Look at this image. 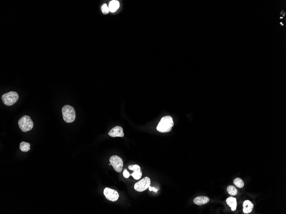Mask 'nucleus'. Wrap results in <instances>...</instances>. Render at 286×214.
Here are the masks:
<instances>
[{
	"mask_svg": "<svg viewBox=\"0 0 286 214\" xmlns=\"http://www.w3.org/2000/svg\"><path fill=\"white\" fill-rule=\"evenodd\" d=\"M174 125L173 120L171 116H164L160 120L156 129L159 132L165 133L171 131Z\"/></svg>",
	"mask_w": 286,
	"mask_h": 214,
	"instance_id": "obj_1",
	"label": "nucleus"
},
{
	"mask_svg": "<svg viewBox=\"0 0 286 214\" xmlns=\"http://www.w3.org/2000/svg\"><path fill=\"white\" fill-rule=\"evenodd\" d=\"M63 120L67 123L73 122L76 119V114L75 109L71 106L66 105L62 109Z\"/></svg>",
	"mask_w": 286,
	"mask_h": 214,
	"instance_id": "obj_2",
	"label": "nucleus"
},
{
	"mask_svg": "<svg viewBox=\"0 0 286 214\" xmlns=\"http://www.w3.org/2000/svg\"><path fill=\"white\" fill-rule=\"evenodd\" d=\"M18 126L21 130L24 132L31 130L33 128L34 123L30 117L28 116H22L18 121Z\"/></svg>",
	"mask_w": 286,
	"mask_h": 214,
	"instance_id": "obj_3",
	"label": "nucleus"
},
{
	"mask_svg": "<svg viewBox=\"0 0 286 214\" xmlns=\"http://www.w3.org/2000/svg\"><path fill=\"white\" fill-rule=\"evenodd\" d=\"M19 96L15 91H11L2 96L3 103L6 106L13 105L18 100Z\"/></svg>",
	"mask_w": 286,
	"mask_h": 214,
	"instance_id": "obj_4",
	"label": "nucleus"
},
{
	"mask_svg": "<svg viewBox=\"0 0 286 214\" xmlns=\"http://www.w3.org/2000/svg\"><path fill=\"white\" fill-rule=\"evenodd\" d=\"M151 180L150 178L145 177L139 181L137 182L134 185V189L138 192H143L147 190L150 187Z\"/></svg>",
	"mask_w": 286,
	"mask_h": 214,
	"instance_id": "obj_5",
	"label": "nucleus"
},
{
	"mask_svg": "<svg viewBox=\"0 0 286 214\" xmlns=\"http://www.w3.org/2000/svg\"><path fill=\"white\" fill-rule=\"evenodd\" d=\"M110 164L114 168L115 171L120 173L123 170V159L119 156L114 155L110 157L109 159Z\"/></svg>",
	"mask_w": 286,
	"mask_h": 214,
	"instance_id": "obj_6",
	"label": "nucleus"
},
{
	"mask_svg": "<svg viewBox=\"0 0 286 214\" xmlns=\"http://www.w3.org/2000/svg\"><path fill=\"white\" fill-rule=\"evenodd\" d=\"M103 193L106 198L111 201H116L119 197L118 191L110 188H105L104 190Z\"/></svg>",
	"mask_w": 286,
	"mask_h": 214,
	"instance_id": "obj_7",
	"label": "nucleus"
},
{
	"mask_svg": "<svg viewBox=\"0 0 286 214\" xmlns=\"http://www.w3.org/2000/svg\"><path fill=\"white\" fill-rule=\"evenodd\" d=\"M128 169L133 171V173L131 174L132 176L133 177L135 180H138L140 179L142 176V173L140 167L138 164L129 165L128 166Z\"/></svg>",
	"mask_w": 286,
	"mask_h": 214,
	"instance_id": "obj_8",
	"label": "nucleus"
},
{
	"mask_svg": "<svg viewBox=\"0 0 286 214\" xmlns=\"http://www.w3.org/2000/svg\"><path fill=\"white\" fill-rule=\"evenodd\" d=\"M109 135L112 137H123L124 136L123 129L120 126H116L109 133Z\"/></svg>",
	"mask_w": 286,
	"mask_h": 214,
	"instance_id": "obj_9",
	"label": "nucleus"
},
{
	"mask_svg": "<svg viewBox=\"0 0 286 214\" xmlns=\"http://www.w3.org/2000/svg\"><path fill=\"white\" fill-rule=\"evenodd\" d=\"M209 201V198L207 196H197L193 200V202H194V204L198 206L206 204Z\"/></svg>",
	"mask_w": 286,
	"mask_h": 214,
	"instance_id": "obj_10",
	"label": "nucleus"
},
{
	"mask_svg": "<svg viewBox=\"0 0 286 214\" xmlns=\"http://www.w3.org/2000/svg\"><path fill=\"white\" fill-rule=\"evenodd\" d=\"M243 206V211L244 213L245 214H248L251 212L252 211L254 205L249 200H247L244 202Z\"/></svg>",
	"mask_w": 286,
	"mask_h": 214,
	"instance_id": "obj_11",
	"label": "nucleus"
},
{
	"mask_svg": "<svg viewBox=\"0 0 286 214\" xmlns=\"http://www.w3.org/2000/svg\"><path fill=\"white\" fill-rule=\"evenodd\" d=\"M227 204L231 208L232 211H234L236 210L237 206L236 199L232 196H230L226 200Z\"/></svg>",
	"mask_w": 286,
	"mask_h": 214,
	"instance_id": "obj_12",
	"label": "nucleus"
},
{
	"mask_svg": "<svg viewBox=\"0 0 286 214\" xmlns=\"http://www.w3.org/2000/svg\"><path fill=\"white\" fill-rule=\"evenodd\" d=\"M120 3L117 1H112L110 2L109 4V8L110 12L112 13H114L116 12L117 10L120 7Z\"/></svg>",
	"mask_w": 286,
	"mask_h": 214,
	"instance_id": "obj_13",
	"label": "nucleus"
},
{
	"mask_svg": "<svg viewBox=\"0 0 286 214\" xmlns=\"http://www.w3.org/2000/svg\"><path fill=\"white\" fill-rule=\"evenodd\" d=\"M19 148L21 151L24 152H27L30 150V144L25 142H22L20 143Z\"/></svg>",
	"mask_w": 286,
	"mask_h": 214,
	"instance_id": "obj_14",
	"label": "nucleus"
},
{
	"mask_svg": "<svg viewBox=\"0 0 286 214\" xmlns=\"http://www.w3.org/2000/svg\"><path fill=\"white\" fill-rule=\"evenodd\" d=\"M227 191L228 194L231 196H235L237 195L238 191L235 187L232 186H229L227 187Z\"/></svg>",
	"mask_w": 286,
	"mask_h": 214,
	"instance_id": "obj_15",
	"label": "nucleus"
},
{
	"mask_svg": "<svg viewBox=\"0 0 286 214\" xmlns=\"http://www.w3.org/2000/svg\"><path fill=\"white\" fill-rule=\"evenodd\" d=\"M233 184L239 188H242L244 186V183L241 179L236 178L233 180Z\"/></svg>",
	"mask_w": 286,
	"mask_h": 214,
	"instance_id": "obj_16",
	"label": "nucleus"
},
{
	"mask_svg": "<svg viewBox=\"0 0 286 214\" xmlns=\"http://www.w3.org/2000/svg\"><path fill=\"white\" fill-rule=\"evenodd\" d=\"M101 10L102 11V13L104 14H108V13L110 12L109 8V7H108L107 5L106 4H103V5L102 6Z\"/></svg>",
	"mask_w": 286,
	"mask_h": 214,
	"instance_id": "obj_17",
	"label": "nucleus"
},
{
	"mask_svg": "<svg viewBox=\"0 0 286 214\" xmlns=\"http://www.w3.org/2000/svg\"><path fill=\"white\" fill-rule=\"evenodd\" d=\"M123 177L125 178H128L129 176H130V174L129 173V172H128L126 169H125L124 171H123Z\"/></svg>",
	"mask_w": 286,
	"mask_h": 214,
	"instance_id": "obj_18",
	"label": "nucleus"
},
{
	"mask_svg": "<svg viewBox=\"0 0 286 214\" xmlns=\"http://www.w3.org/2000/svg\"><path fill=\"white\" fill-rule=\"evenodd\" d=\"M149 190L151 191H153H153H155V192H156V191H157V190H156V189H155L154 188H152V187H149Z\"/></svg>",
	"mask_w": 286,
	"mask_h": 214,
	"instance_id": "obj_19",
	"label": "nucleus"
},
{
	"mask_svg": "<svg viewBox=\"0 0 286 214\" xmlns=\"http://www.w3.org/2000/svg\"><path fill=\"white\" fill-rule=\"evenodd\" d=\"M281 24H282V26H283V25H284V24H282V23H281Z\"/></svg>",
	"mask_w": 286,
	"mask_h": 214,
	"instance_id": "obj_20",
	"label": "nucleus"
},
{
	"mask_svg": "<svg viewBox=\"0 0 286 214\" xmlns=\"http://www.w3.org/2000/svg\"><path fill=\"white\" fill-rule=\"evenodd\" d=\"M280 18H281V19H282V18H283L282 17H281Z\"/></svg>",
	"mask_w": 286,
	"mask_h": 214,
	"instance_id": "obj_21",
	"label": "nucleus"
}]
</instances>
